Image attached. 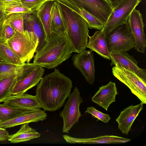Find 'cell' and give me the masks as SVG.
<instances>
[{
    "label": "cell",
    "instance_id": "obj_32",
    "mask_svg": "<svg viewBox=\"0 0 146 146\" xmlns=\"http://www.w3.org/2000/svg\"><path fill=\"white\" fill-rule=\"evenodd\" d=\"M22 4L33 13L36 12L46 1L45 0H21Z\"/></svg>",
    "mask_w": 146,
    "mask_h": 146
},
{
    "label": "cell",
    "instance_id": "obj_3",
    "mask_svg": "<svg viewBox=\"0 0 146 146\" xmlns=\"http://www.w3.org/2000/svg\"><path fill=\"white\" fill-rule=\"evenodd\" d=\"M56 1L64 24L71 51L80 53L87 48L89 36L87 23L78 13L60 1Z\"/></svg>",
    "mask_w": 146,
    "mask_h": 146
},
{
    "label": "cell",
    "instance_id": "obj_17",
    "mask_svg": "<svg viewBox=\"0 0 146 146\" xmlns=\"http://www.w3.org/2000/svg\"><path fill=\"white\" fill-rule=\"evenodd\" d=\"M3 104L9 107L22 109H41L42 106L36 96L25 93L12 95Z\"/></svg>",
    "mask_w": 146,
    "mask_h": 146
},
{
    "label": "cell",
    "instance_id": "obj_16",
    "mask_svg": "<svg viewBox=\"0 0 146 146\" xmlns=\"http://www.w3.org/2000/svg\"><path fill=\"white\" fill-rule=\"evenodd\" d=\"M118 94L115 83L110 81L107 84L99 88L91 100L107 111L110 105L115 101L116 96Z\"/></svg>",
    "mask_w": 146,
    "mask_h": 146
},
{
    "label": "cell",
    "instance_id": "obj_10",
    "mask_svg": "<svg viewBox=\"0 0 146 146\" xmlns=\"http://www.w3.org/2000/svg\"><path fill=\"white\" fill-rule=\"evenodd\" d=\"M72 59L74 66L80 72L87 82L92 84L95 80V69L92 51L85 49L73 55Z\"/></svg>",
    "mask_w": 146,
    "mask_h": 146
},
{
    "label": "cell",
    "instance_id": "obj_4",
    "mask_svg": "<svg viewBox=\"0 0 146 146\" xmlns=\"http://www.w3.org/2000/svg\"><path fill=\"white\" fill-rule=\"evenodd\" d=\"M6 41L10 48L23 63H29L34 56L38 43L37 38L32 33L26 31H24L23 33L16 31Z\"/></svg>",
    "mask_w": 146,
    "mask_h": 146
},
{
    "label": "cell",
    "instance_id": "obj_26",
    "mask_svg": "<svg viewBox=\"0 0 146 146\" xmlns=\"http://www.w3.org/2000/svg\"><path fill=\"white\" fill-rule=\"evenodd\" d=\"M1 2V9L6 16L14 13L30 14L33 13L22 4L21 0Z\"/></svg>",
    "mask_w": 146,
    "mask_h": 146
},
{
    "label": "cell",
    "instance_id": "obj_38",
    "mask_svg": "<svg viewBox=\"0 0 146 146\" xmlns=\"http://www.w3.org/2000/svg\"><path fill=\"white\" fill-rule=\"evenodd\" d=\"M13 0H0V1H13Z\"/></svg>",
    "mask_w": 146,
    "mask_h": 146
},
{
    "label": "cell",
    "instance_id": "obj_5",
    "mask_svg": "<svg viewBox=\"0 0 146 146\" xmlns=\"http://www.w3.org/2000/svg\"><path fill=\"white\" fill-rule=\"evenodd\" d=\"M113 75L127 86L132 93L143 104L146 103V81L134 72L115 65L112 68Z\"/></svg>",
    "mask_w": 146,
    "mask_h": 146
},
{
    "label": "cell",
    "instance_id": "obj_29",
    "mask_svg": "<svg viewBox=\"0 0 146 146\" xmlns=\"http://www.w3.org/2000/svg\"><path fill=\"white\" fill-rule=\"evenodd\" d=\"M29 110L17 109L0 104V123L12 119Z\"/></svg>",
    "mask_w": 146,
    "mask_h": 146
},
{
    "label": "cell",
    "instance_id": "obj_30",
    "mask_svg": "<svg viewBox=\"0 0 146 146\" xmlns=\"http://www.w3.org/2000/svg\"><path fill=\"white\" fill-rule=\"evenodd\" d=\"M25 14L19 13L11 14L6 17L5 22L9 24L16 31L23 33Z\"/></svg>",
    "mask_w": 146,
    "mask_h": 146
},
{
    "label": "cell",
    "instance_id": "obj_24",
    "mask_svg": "<svg viewBox=\"0 0 146 146\" xmlns=\"http://www.w3.org/2000/svg\"><path fill=\"white\" fill-rule=\"evenodd\" d=\"M29 124L27 123L21 125L20 129L16 133L10 135L8 141L11 143H17L40 137V134L30 127Z\"/></svg>",
    "mask_w": 146,
    "mask_h": 146
},
{
    "label": "cell",
    "instance_id": "obj_39",
    "mask_svg": "<svg viewBox=\"0 0 146 146\" xmlns=\"http://www.w3.org/2000/svg\"><path fill=\"white\" fill-rule=\"evenodd\" d=\"M46 1H56V0H45Z\"/></svg>",
    "mask_w": 146,
    "mask_h": 146
},
{
    "label": "cell",
    "instance_id": "obj_6",
    "mask_svg": "<svg viewBox=\"0 0 146 146\" xmlns=\"http://www.w3.org/2000/svg\"><path fill=\"white\" fill-rule=\"evenodd\" d=\"M106 37L110 52H127L135 46V39L127 22L106 35Z\"/></svg>",
    "mask_w": 146,
    "mask_h": 146
},
{
    "label": "cell",
    "instance_id": "obj_13",
    "mask_svg": "<svg viewBox=\"0 0 146 146\" xmlns=\"http://www.w3.org/2000/svg\"><path fill=\"white\" fill-rule=\"evenodd\" d=\"M38 66L34 63L15 64L0 61V80L6 78L16 77L17 81L25 77Z\"/></svg>",
    "mask_w": 146,
    "mask_h": 146
},
{
    "label": "cell",
    "instance_id": "obj_34",
    "mask_svg": "<svg viewBox=\"0 0 146 146\" xmlns=\"http://www.w3.org/2000/svg\"><path fill=\"white\" fill-rule=\"evenodd\" d=\"M10 136L5 129L0 127V141L8 140Z\"/></svg>",
    "mask_w": 146,
    "mask_h": 146
},
{
    "label": "cell",
    "instance_id": "obj_11",
    "mask_svg": "<svg viewBox=\"0 0 146 146\" xmlns=\"http://www.w3.org/2000/svg\"><path fill=\"white\" fill-rule=\"evenodd\" d=\"M128 22L135 39V49L137 52L144 53L146 47V39L144 31L145 25L142 14L135 9L128 18Z\"/></svg>",
    "mask_w": 146,
    "mask_h": 146
},
{
    "label": "cell",
    "instance_id": "obj_35",
    "mask_svg": "<svg viewBox=\"0 0 146 146\" xmlns=\"http://www.w3.org/2000/svg\"><path fill=\"white\" fill-rule=\"evenodd\" d=\"M113 9L115 8L122 0H107Z\"/></svg>",
    "mask_w": 146,
    "mask_h": 146
},
{
    "label": "cell",
    "instance_id": "obj_36",
    "mask_svg": "<svg viewBox=\"0 0 146 146\" xmlns=\"http://www.w3.org/2000/svg\"><path fill=\"white\" fill-rule=\"evenodd\" d=\"M6 16L4 15L0 19V37L1 38V28L6 18Z\"/></svg>",
    "mask_w": 146,
    "mask_h": 146
},
{
    "label": "cell",
    "instance_id": "obj_28",
    "mask_svg": "<svg viewBox=\"0 0 146 146\" xmlns=\"http://www.w3.org/2000/svg\"><path fill=\"white\" fill-rule=\"evenodd\" d=\"M17 81L16 77H9L0 80V103L4 102L12 95L13 88Z\"/></svg>",
    "mask_w": 146,
    "mask_h": 146
},
{
    "label": "cell",
    "instance_id": "obj_33",
    "mask_svg": "<svg viewBox=\"0 0 146 146\" xmlns=\"http://www.w3.org/2000/svg\"><path fill=\"white\" fill-rule=\"evenodd\" d=\"M16 31L9 24L4 21L1 28V38L7 40L12 37Z\"/></svg>",
    "mask_w": 146,
    "mask_h": 146
},
{
    "label": "cell",
    "instance_id": "obj_20",
    "mask_svg": "<svg viewBox=\"0 0 146 146\" xmlns=\"http://www.w3.org/2000/svg\"><path fill=\"white\" fill-rule=\"evenodd\" d=\"M63 137L67 143L82 144H116L127 143L131 140L128 139L113 135L100 136L91 138H79L63 135Z\"/></svg>",
    "mask_w": 146,
    "mask_h": 146
},
{
    "label": "cell",
    "instance_id": "obj_37",
    "mask_svg": "<svg viewBox=\"0 0 146 146\" xmlns=\"http://www.w3.org/2000/svg\"><path fill=\"white\" fill-rule=\"evenodd\" d=\"M1 5L2 2L0 1V19L5 15L1 9Z\"/></svg>",
    "mask_w": 146,
    "mask_h": 146
},
{
    "label": "cell",
    "instance_id": "obj_12",
    "mask_svg": "<svg viewBox=\"0 0 146 146\" xmlns=\"http://www.w3.org/2000/svg\"><path fill=\"white\" fill-rule=\"evenodd\" d=\"M111 66L117 65L135 73L146 81V70L138 66L139 61L126 52L112 50L110 52Z\"/></svg>",
    "mask_w": 146,
    "mask_h": 146
},
{
    "label": "cell",
    "instance_id": "obj_7",
    "mask_svg": "<svg viewBox=\"0 0 146 146\" xmlns=\"http://www.w3.org/2000/svg\"><path fill=\"white\" fill-rule=\"evenodd\" d=\"M78 88L75 87L70 93L63 110L60 113L63 120L62 132L68 133L72 127L77 123L81 116L80 106L83 102Z\"/></svg>",
    "mask_w": 146,
    "mask_h": 146
},
{
    "label": "cell",
    "instance_id": "obj_31",
    "mask_svg": "<svg viewBox=\"0 0 146 146\" xmlns=\"http://www.w3.org/2000/svg\"><path fill=\"white\" fill-rule=\"evenodd\" d=\"M85 112L92 115V117L105 123H108L111 119L109 114L103 113L92 106L88 107Z\"/></svg>",
    "mask_w": 146,
    "mask_h": 146
},
{
    "label": "cell",
    "instance_id": "obj_23",
    "mask_svg": "<svg viewBox=\"0 0 146 146\" xmlns=\"http://www.w3.org/2000/svg\"><path fill=\"white\" fill-rule=\"evenodd\" d=\"M54 1H46L36 11V15L43 27L47 40L51 34V10Z\"/></svg>",
    "mask_w": 146,
    "mask_h": 146
},
{
    "label": "cell",
    "instance_id": "obj_8",
    "mask_svg": "<svg viewBox=\"0 0 146 146\" xmlns=\"http://www.w3.org/2000/svg\"><path fill=\"white\" fill-rule=\"evenodd\" d=\"M141 0H122L114 9L105 24L102 31L107 35L118 27L127 22L133 11Z\"/></svg>",
    "mask_w": 146,
    "mask_h": 146
},
{
    "label": "cell",
    "instance_id": "obj_22",
    "mask_svg": "<svg viewBox=\"0 0 146 146\" xmlns=\"http://www.w3.org/2000/svg\"><path fill=\"white\" fill-rule=\"evenodd\" d=\"M82 16L86 21L88 28L102 31L104 25L100 20L83 8L77 5L70 0H58Z\"/></svg>",
    "mask_w": 146,
    "mask_h": 146
},
{
    "label": "cell",
    "instance_id": "obj_1",
    "mask_svg": "<svg viewBox=\"0 0 146 146\" xmlns=\"http://www.w3.org/2000/svg\"><path fill=\"white\" fill-rule=\"evenodd\" d=\"M72 86L70 78L55 68L37 85L36 96L44 111H54L62 106Z\"/></svg>",
    "mask_w": 146,
    "mask_h": 146
},
{
    "label": "cell",
    "instance_id": "obj_15",
    "mask_svg": "<svg viewBox=\"0 0 146 146\" xmlns=\"http://www.w3.org/2000/svg\"><path fill=\"white\" fill-rule=\"evenodd\" d=\"M143 104L133 106L132 105L121 111L116 121L118 129L124 134L127 135L133 122L143 108Z\"/></svg>",
    "mask_w": 146,
    "mask_h": 146
},
{
    "label": "cell",
    "instance_id": "obj_40",
    "mask_svg": "<svg viewBox=\"0 0 146 146\" xmlns=\"http://www.w3.org/2000/svg\"><path fill=\"white\" fill-rule=\"evenodd\" d=\"M0 61H1V60H0Z\"/></svg>",
    "mask_w": 146,
    "mask_h": 146
},
{
    "label": "cell",
    "instance_id": "obj_9",
    "mask_svg": "<svg viewBox=\"0 0 146 146\" xmlns=\"http://www.w3.org/2000/svg\"><path fill=\"white\" fill-rule=\"evenodd\" d=\"M101 21L106 23L113 10L107 0H70Z\"/></svg>",
    "mask_w": 146,
    "mask_h": 146
},
{
    "label": "cell",
    "instance_id": "obj_18",
    "mask_svg": "<svg viewBox=\"0 0 146 146\" xmlns=\"http://www.w3.org/2000/svg\"><path fill=\"white\" fill-rule=\"evenodd\" d=\"M44 71L43 68L38 66L25 77L17 81L13 88L12 95L25 93L37 85L42 79Z\"/></svg>",
    "mask_w": 146,
    "mask_h": 146
},
{
    "label": "cell",
    "instance_id": "obj_27",
    "mask_svg": "<svg viewBox=\"0 0 146 146\" xmlns=\"http://www.w3.org/2000/svg\"><path fill=\"white\" fill-rule=\"evenodd\" d=\"M0 60L1 61L15 64H23L10 48L6 40L1 37Z\"/></svg>",
    "mask_w": 146,
    "mask_h": 146
},
{
    "label": "cell",
    "instance_id": "obj_14",
    "mask_svg": "<svg viewBox=\"0 0 146 146\" xmlns=\"http://www.w3.org/2000/svg\"><path fill=\"white\" fill-rule=\"evenodd\" d=\"M47 116L44 110L30 109L12 119L0 123V127L6 129L25 123L43 121Z\"/></svg>",
    "mask_w": 146,
    "mask_h": 146
},
{
    "label": "cell",
    "instance_id": "obj_2",
    "mask_svg": "<svg viewBox=\"0 0 146 146\" xmlns=\"http://www.w3.org/2000/svg\"><path fill=\"white\" fill-rule=\"evenodd\" d=\"M72 53L66 34L52 33L48 40L36 51L33 63L43 68H53L68 59Z\"/></svg>",
    "mask_w": 146,
    "mask_h": 146
},
{
    "label": "cell",
    "instance_id": "obj_25",
    "mask_svg": "<svg viewBox=\"0 0 146 146\" xmlns=\"http://www.w3.org/2000/svg\"><path fill=\"white\" fill-rule=\"evenodd\" d=\"M51 33L57 34H66L64 24L57 2L54 1L51 10Z\"/></svg>",
    "mask_w": 146,
    "mask_h": 146
},
{
    "label": "cell",
    "instance_id": "obj_21",
    "mask_svg": "<svg viewBox=\"0 0 146 146\" xmlns=\"http://www.w3.org/2000/svg\"><path fill=\"white\" fill-rule=\"evenodd\" d=\"M87 48L96 52L104 59L110 60L106 35L102 31H97L91 36H89Z\"/></svg>",
    "mask_w": 146,
    "mask_h": 146
},
{
    "label": "cell",
    "instance_id": "obj_19",
    "mask_svg": "<svg viewBox=\"0 0 146 146\" xmlns=\"http://www.w3.org/2000/svg\"><path fill=\"white\" fill-rule=\"evenodd\" d=\"M23 24L24 31L32 33L38 38L37 50L47 40L43 27L36 15V12L30 14H25Z\"/></svg>",
    "mask_w": 146,
    "mask_h": 146
}]
</instances>
